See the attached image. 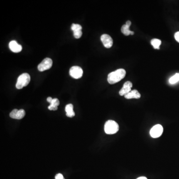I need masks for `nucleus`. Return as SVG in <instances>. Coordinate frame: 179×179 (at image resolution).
I'll list each match as a JSON object with an SVG mask.
<instances>
[{"mask_svg": "<svg viewBox=\"0 0 179 179\" xmlns=\"http://www.w3.org/2000/svg\"><path fill=\"white\" fill-rule=\"evenodd\" d=\"M126 71L123 69H118L108 75V81L110 84H114L120 82L125 77Z\"/></svg>", "mask_w": 179, "mask_h": 179, "instance_id": "f257e3e1", "label": "nucleus"}, {"mask_svg": "<svg viewBox=\"0 0 179 179\" xmlns=\"http://www.w3.org/2000/svg\"><path fill=\"white\" fill-rule=\"evenodd\" d=\"M104 129L107 134H113L118 132L119 125L114 120H108L105 125Z\"/></svg>", "mask_w": 179, "mask_h": 179, "instance_id": "f03ea898", "label": "nucleus"}, {"mask_svg": "<svg viewBox=\"0 0 179 179\" xmlns=\"http://www.w3.org/2000/svg\"><path fill=\"white\" fill-rule=\"evenodd\" d=\"M30 77L28 73H23L18 77L17 80L16 88L18 89H21L26 87L30 82Z\"/></svg>", "mask_w": 179, "mask_h": 179, "instance_id": "7ed1b4c3", "label": "nucleus"}, {"mask_svg": "<svg viewBox=\"0 0 179 179\" xmlns=\"http://www.w3.org/2000/svg\"><path fill=\"white\" fill-rule=\"evenodd\" d=\"M52 63V59L50 58H46L38 65V69L40 72L45 71L51 68Z\"/></svg>", "mask_w": 179, "mask_h": 179, "instance_id": "20e7f679", "label": "nucleus"}, {"mask_svg": "<svg viewBox=\"0 0 179 179\" xmlns=\"http://www.w3.org/2000/svg\"><path fill=\"white\" fill-rule=\"evenodd\" d=\"M163 132V127L161 125H156L152 127L150 131V134L153 138H156L161 137Z\"/></svg>", "mask_w": 179, "mask_h": 179, "instance_id": "39448f33", "label": "nucleus"}, {"mask_svg": "<svg viewBox=\"0 0 179 179\" xmlns=\"http://www.w3.org/2000/svg\"><path fill=\"white\" fill-rule=\"evenodd\" d=\"M70 75L74 79H80L82 77L83 74V70L79 66H73L69 71Z\"/></svg>", "mask_w": 179, "mask_h": 179, "instance_id": "423d86ee", "label": "nucleus"}, {"mask_svg": "<svg viewBox=\"0 0 179 179\" xmlns=\"http://www.w3.org/2000/svg\"><path fill=\"white\" fill-rule=\"evenodd\" d=\"M25 115V110H23V109L20 110H18L17 109H14L10 113V117L13 119L21 120L24 117Z\"/></svg>", "mask_w": 179, "mask_h": 179, "instance_id": "0eeeda50", "label": "nucleus"}, {"mask_svg": "<svg viewBox=\"0 0 179 179\" xmlns=\"http://www.w3.org/2000/svg\"><path fill=\"white\" fill-rule=\"evenodd\" d=\"M100 40L103 43L104 46L107 48L112 47L113 45V40L111 36L107 34H104L100 37Z\"/></svg>", "mask_w": 179, "mask_h": 179, "instance_id": "6e6552de", "label": "nucleus"}, {"mask_svg": "<svg viewBox=\"0 0 179 179\" xmlns=\"http://www.w3.org/2000/svg\"><path fill=\"white\" fill-rule=\"evenodd\" d=\"M71 30L73 31L74 37L77 39L80 38L82 35V27L79 24L73 23L71 25Z\"/></svg>", "mask_w": 179, "mask_h": 179, "instance_id": "1a4fd4ad", "label": "nucleus"}, {"mask_svg": "<svg viewBox=\"0 0 179 179\" xmlns=\"http://www.w3.org/2000/svg\"><path fill=\"white\" fill-rule=\"evenodd\" d=\"M132 84L130 81H127L124 84L123 87L119 92V94L121 96H125L129 93L132 91Z\"/></svg>", "mask_w": 179, "mask_h": 179, "instance_id": "9d476101", "label": "nucleus"}, {"mask_svg": "<svg viewBox=\"0 0 179 179\" xmlns=\"http://www.w3.org/2000/svg\"><path fill=\"white\" fill-rule=\"evenodd\" d=\"M132 25L131 21H128L126 22L125 25H124L122 26L121 28V31L123 35H125L126 36H128L129 35H134V32L132 31L129 30V27Z\"/></svg>", "mask_w": 179, "mask_h": 179, "instance_id": "9b49d317", "label": "nucleus"}, {"mask_svg": "<svg viewBox=\"0 0 179 179\" xmlns=\"http://www.w3.org/2000/svg\"><path fill=\"white\" fill-rule=\"evenodd\" d=\"M9 48L10 50L15 53H18L22 50V46L17 43L15 40H12L9 43Z\"/></svg>", "mask_w": 179, "mask_h": 179, "instance_id": "f8f14e48", "label": "nucleus"}, {"mask_svg": "<svg viewBox=\"0 0 179 179\" xmlns=\"http://www.w3.org/2000/svg\"><path fill=\"white\" fill-rule=\"evenodd\" d=\"M125 99H139L141 97V95L139 92L137 90H132L128 94L125 96Z\"/></svg>", "mask_w": 179, "mask_h": 179, "instance_id": "ddd939ff", "label": "nucleus"}, {"mask_svg": "<svg viewBox=\"0 0 179 179\" xmlns=\"http://www.w3.org/2000/svg\"><path fill=\"white\" fill-rule=\"evenodd\" d=\"M65 111L66 112L67 117H74L75 114L73 110V105L72 104H68L65 107Z\"/></svg>", "mask_w": 179, "mask_h": 179, "instance_id": "4468645a", "label": "nucleus"}, {"mask_svg": "<svg viewBox=\"0 0 179 179\" xmlns=\"http://www.w3.org/2000/svg\"><path fill=\"white\" fill-rule=\"evenodd\" d=\"M60 102L58 99L56 98L53 99L52 101L50 103V106L48 107V108L50 110H57L58 106Z\"/></svg>", "mask_w": 179, "mask_h": 179, "instance_id": "2eb2a0df", "label": "nucleus"}, {"mask_svg": "<svg viewBox=\"0 0 179 179\" xmlns=\"http://www.w3.org/2000/svg\"><path fill=\"white\" fill-rule=\"evenodd\" d=\"M151 44L153 47L156 50H159L160 46L161 44V40L157 38H154L151 40Z\"/></svg>", "mask_w": 179, "mask_h": 179, "instance_id": "dca6fc26", "label": "nucleus"}, {"mask_svg": "<svg viewBox=\"0 0 179 179\" xmlns=\"http://www.w3.org/2000/svg\"><path fill=\"white\" fill-rule=\"evenodd\" d=\"M179 81V73H176L170 78L169 82L170 84H175Z\"/></svg>", "mask_w": 179, "mask_h": 179, "instance_id": "f3484780", "label": "nucleus"}, {"mask_svg": "<svg viewBox=\"0 0 179 179\" xmlns=\"http://www.w3.org/2000/svg\"><path fill=\"white\" fill-rule=\"evenodd\" d=\"M55 178V179H64V178L62 175L59 173V174L56 175Z\"/></svg>", "mask_w": 179, "mask_h": 179, "instance_id": "a211bd4d", "label": "nucleus"}, {"mask_svg": "<svg viewBox=\"0 0 179 179\" xmlns=\"http://www.w3.org/2000/svg\"><path fill=\"white\" fill-rule=\"evenodd\" d=\"M175 38L177 41L179 42V31L177 32L175 34Z\"/></svg>", "mask_w": 179, "mask_h": 179, "instance_id": "6ab92c4d", "label": "nucleus"}, {"mask_svg": "<svg viewBox=\"0 0 179 179\" xmlns=\"http://www.w3.org/2000/svg\"><path fill=\"white\" fill-rule=\"evenodd\" d=\"M52 100L53 99L51 97H48V98H47V101L48 103H50V104L51 103Z\"/></svg>", "mask_w": 179, "mask_h": 179, "instance_id": "aec40b11", "label": "nucleus"}, {"mask_svg": "<svg viewBox=\"0 0 179 179\" xmlns=\"http://www.w3.org/2000/svg\"><path fill=\"white\" fill-rule=\"evenodd\" d=\"M137 179H147V178L145 177H139L137 178Z\"/></svg>", "mask_w": 179, "mask_h": 179, "instance_id": "412c9836", "label": "nucleus"}, {"mask_svg": "<svg viewBox=\"0 0 179 179\" xmlns=\"http://www.w3.org/2000/svg\"></svg>", "mask_w": 179, "mask_h": 179, "instance_id": "4be33fe9", "label": "nucleus"}]
</instances>
